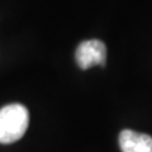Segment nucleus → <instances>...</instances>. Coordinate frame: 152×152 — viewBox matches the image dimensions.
<instances>
[{"instance_id":"1","label":"nucleus","mask_w":152,"mask_h":152,"mask_svg":"<svg viewBox=\"0 0 152 152\" xmlns=\"http://www.w3.org/2000/svg\"><path fill=\"white\" fill-rule=\"evenodd\" d=\"M29 124V113L22 104H9L0 109V143L9 145L24 136Z\"/></svg>"},{"instance_id":"2","label":"nucleus","mask_w":152,"mask_h":152,"mask_svg":"<svg viewBox=\"0 0 152 152\" xmlns=\"http://www.w3.org/2000/svg\"><path fill=\"white\" fill-rule=\"evenodd\" d=\"M76 64L80 69L88 70L94 66H105L107 47L99 39H90L81 42L75 52Z\"/></svg>"},{"instance_id":"3","label":"nucleus","mask_w":152,"mask_h":152,"mask_svg":"<svg viewBox=\"0 0 152 152\" xmlns=\"http://www.w3.org/2000/svg\"><path fill=\"white\" fill-rule=\"evenodd\" d=\"M122 152H152V137L146 133L124 129L119 134Z\"/></svg>"}]
</instances>
